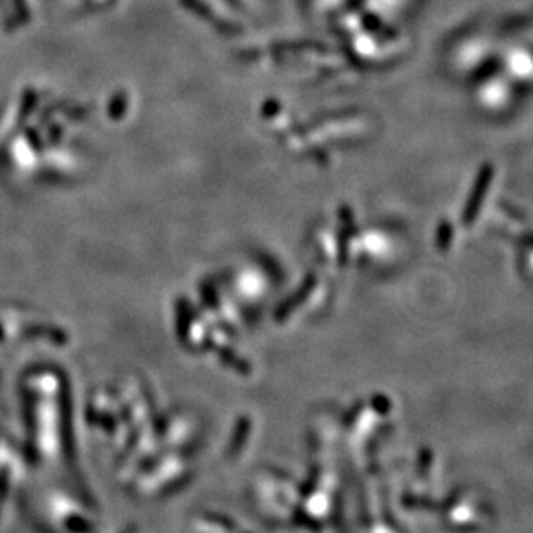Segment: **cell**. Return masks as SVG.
<instances>
[{
    "instance_id": "cell-1",
    "label": "cell",
    "mask_w": 533,
    "mask_h": 533,
    "mask_svg": "<svg viewBox=\"0 0 533 533\" xmlns=\"http://www.w3.org/2000/svg\"><path fill=\"white\" fill-rule=\"evenodd\" d=\"M492 178H494L492 165L487 162V165H483L482 167H480L477 180H475V185H473V190H471V195H470V199H468V205H466V209H464V214H463L464 223H471V221L475 219V216H477V212L480 211V205H482L483 203V197H485L487 188H489Z\"/></svg>"
},
{
    "instance_id": "cell-3",
    "label": "cell",
    "mask_w": 533,
    "mask_h": 533,
    "mask_svg": "<svg viewBox=\"0 0 533 533\" xmlns=\"http://www.w3.org/2000/svg\"><path fill=\"white\" fill-rule=\"evenodd\" d=\"M278 110H280V104H278L276 101H268L264 104V108H262V116H275Z\"/></svg>"
},
{
    "instance_id": "cell-2",
    "label": "cell",
    "mask_w": 533,
    "mask_h": 533,
    "mask_svg": "<svg viewBox=\"0 0 533 533\" xmlns=\"http://www.w3.org/2000/svg\"><path fill=\"white\" fill-rule=\"evenodd\" d=\"M363 23H364V28L369 30V32H380V30H382V21H380L376 16H373V14L364 16Z\"/></svg>"
}]
</instances>
